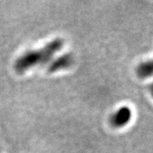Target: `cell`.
Wrapping results in <instances>:
<instances>
[{
    "mask_svg": "<svg viewBox=\"0 0 153 153\" xmlns=\"http://www.w3.org/2000/svg\"><path fill=\"white\" fill-rule=\"evenodd\" d=\"M63 44V39L56 38L46 44L42 49L25 53L16 61V71L22 73L33 66L47 63L54 56L55 53L62 48Z\"/></svg>",
    "mask_w": 153,
    "mask_h": 153,
    "instance_id": "1",
    "label": "cell"
},
{
    "mask_svg": "<svg viewBox=\"0 0 153 153\" xmlns=\"http://www.w3.org/2000/svg\"><path fill=\"white\" fill-rule=\"evenodd\" d=\"M137 74L140 77H147L152 74V62L150 60L145 62L137 68Z\"/></svg>",
    "mask_w": 153,
    "mask_h": 153,
    "instance_id": "4",
    "label": "cell"
},
{
    "mask_svg": "<svg viewBox=\"0 0 153 153\" xmlns=\"http://www.w3.org/2000/svg\"><path fill=\"white\" fill-rule=\"evenodd\" d=\"M131 118V111L128 107H122L111 117V124L115 128L126 125Z\"/></svg>",
    "mask_w": 153,
    "mask_h": 153,
    "instance_id": "2",
    "label": "cell"
},
{
    "mask_svg": "<svg viewBox=\"0 0 153 153\" xmlns=\"http://www.w3.org/2000/svg\"><path fill=\"white\" fill-rule=\"evenodd\" d=\"M72 62H73V56L71 55V54H66V55H62L49 65L48 71L55 72V71H59L61 69L68 68L69 66H71Z\"/></svg>",
    "mask_w": 153,
    "mask_h": 153,
    "instance_id": "3",
    "label": "cell"
}]
</instances>
